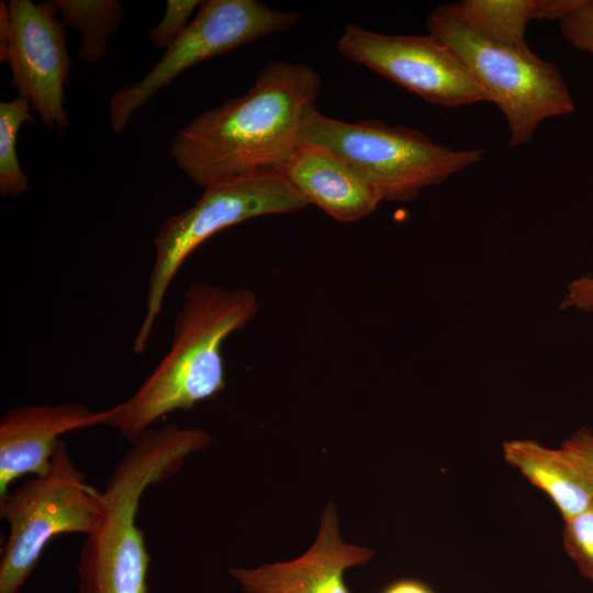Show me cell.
Segmentation results:
<instances>
[{"label":"cell","instance_id":"cell-1","mask_svg":"<svg viewBox=\"0 0 593 593\" xmlns=\"http://www.w3.org/2000/svg\"><path fill=\"white\" fill-rule=\"evenodd\" d=\"M322 89L310 66L273 60L242 96L205 110L172 137L169 153L193 182L208 186L281 174L302 146Z\"/></svg>","mask_w":593,"mask_h":593},{"label":"cell","instance_id":"cell-2","mask_svg":"<svg viewBox=\"0 0 593 593\" xmlns=\"http://www.w3.org/2000/svg\"><path fill=\"white\" fill-rule=\"evenodd\" d=\"M257 311L258 300L250 289L190 284L175 318L168 353L133 395L109 409L104 425L132 444L161 417L189 411L216 395L226 387L222 346Z\"/></svg>","mask_w":593,"mask_h":593},{"label":"cell","instance_id":"cell-3","mask_svg":"<svg viewBox=\"0 0 593 593\" xmlns=\"http://www.w3.org/2000/svg\"><path fill=\"white\" fill-rule=\"evenodd\" d=\"M192 449L176 428H148L115 465L102 491L104 513L86 537L77 566L79 593H147L150 557L136 524L142 495L180 471Z\"/></svg>","mask_w":593,"mask_h":593},{"label":"cell","instance_id":"cell-4","mask_svg":"<svg viewBox=\"0 0 593 593\" xmlns=\"http://www.w3.org/2000/svg\"><path fill=\"white\" fill-rule=\"evenodd\" d=\"M428 34L446 45L503 113L508 145L528 144L541 122L571 114L574 100L559 69L532 52L493 40L469 26L450 3L426 20Z\"/></svg>","mask_w":593,"mask_h":593},{"label":"cell","instance_id":"cell-5","mask_svg":"<svg viewBox=\"0 0 593 593\" xmlns=\"http://www.w3.org/2000/svg\"><path fill=\"white\" fill-rule=\"evenodd\" d=\"M302 145L323 147L351 166L381 201L407 202L479 163L484 150L451 149L418 130L378 120L345 122L314 110Z\"/></svg>","mask_w":593,"mask_h":593},{"label":"cell","instance_id":"cell-6","mask_svg":"<svg viewBox=\"0 0 593 593\" xmlns=\"http://www.w3.org/2000/svg\"><path fill=\"white\" fill-rule=\"evenodd\" d=\"M103 513L102 491L88 483L61 439L45 474L0 497V516L9 524L1 548L0 593L20 591L54 537L71 533L87 537Z\"/></svg>","mask_w":593,"mask_h":593},{"label":"cell","instance_id":"cell-7","mask_svg":"<svg viewBox=\"0 0 593 593\" xmlns=\"http://www.w3.org/2000/svg\"><path fill=\"white\" fill-rule=\"evenodd\" d=\"M305 206L307 203L283 175H261L208 186L193 205L166 219L154 238L156 255L148 279L144 318L133 340V351H145L167 290L198 246L220 231L244 221L291 213Z\"/></svg>","mask_w":593,"mask_h":593},{"label":"cell","instance_id":"cell-8","mask_svg":"<svg viewBox=\"0 0 593 593\" xmlns=\"http://www.w3.org/2000/svg\"><path fill=\"white\" fill-rule=\"evenodd\" d=\"M300 14L257 0H204L182 34L138 81L110 98L109 123L121 134L132 115L187 69L211 58L294 27Z\"/></svg>","mask_w":593,"mask_h":593},{"label":"cell","instance_id":"cell-9","mask_svg":"<svg viewBox=\"0 0 593 593\" xmlns=\"http://www.w3.org/2000/svg\"><path fill=\"white\" fill-rule=\"evenodd\" d=\"M0 61L9 66L12 88L29 101L41 123L66 131L65 86L72 60L67 26L53 0L0 1Z\"/></svg>","mask_w":593,"mask_h":593},{"label":"cell","instance_id":"cell-10","mask_svg":"<svg viewBox=\"0 0 593 593\" xmlns=\"http://www.w3.org/2000/svg\"><path fill=\"white\" fill-rule=\"evenodd\" d=\"M337 51L426 102L448 108L489 102L459 58L430 34L390 35L349 23Z\"/></svg>","mask_w":593,"mask_h":593},{"label":"cell","instance_id":"cell-11","mask_svg":"<svg viewBox=\"0 0 593 593\" xmlns=\"http://www.w3.org/2000/svg\"><path fill=\"white\" fill-rule=\"evenodd\" d=\"M372 557V549L344 541L336 508L328 502L316 539L303 555L254 569L232 568L228 572L245 593H349L345 571L367 564Z\"/></svg>","mask_w":593,"mask_h":593},{"label":"cell","instance_id":"cell-12","mask_svg":"<svg viewBox=\"0 0 593 593\" xmlns=\"http://www.w3.org/2000/svg\"><path fill=\"white\" fill-rule=\"evenodd\" d=\"M109 409L94 412L78 402L19 405L0 419V497L14 480L43 475L60 437L69 432L105 424Z\"/></svg>","mask_w":593,"mask_h":593},{"label":"cell","instance_id":"cell-13","mask_svg":"<svg viewBox=\"0 0 593 593\" xmlns=\"http://www.w3.org/2000/svg\"><path fill=\"white\" fill-rule=\"evenodd\" d=\"M283 176L300 197L342 223L359 221L381 202L374 189L344 159L317 146L302 145Z\"/></svg>","mask_w":593,"mask_h":593},{"label":"cell","instance_id":"cell-14","mask_svg":"<svg viewBox=\"0 0 593 593\" xmlns=\"http://www.w3.org/2000/svg\"><path fill=\"white\" fill-rule=\"evenodd\" d=\"M503 456L549 497L563 522L593 503V469L566 446L549 448L532 439H513L503 444Z\"/></svg>","mask_w":593,"mask_h":593},{"label":"cell","instance_id":"cell-15","mask_svg":"<svg viewBox=\"0 0 593 593\" xmlns=\"http://www.w3.org/2000/svg\"><path fill=\"white\" fill-rule=\"evenodd\" d=\"M580 0H462L450 3L472 29L493 40L527 46L525 33L532 20H562Z\"/></svg>","mask_w":593,"mask_h":593},{"label":"cell","instance_id":"cell-16","mask_svg":"<svg viewBox=\"0 0 593 593\" xmlns=\"http://www.w3.org/2000/svg\"><path fill=\"white\" fill-rule=\"evenodd\" d=\"M67 27L80 33L78 56L99 63L108 55V43L125 16L119 0H53Z\"/></svg>","mask_w":593,"mask_h":593},{"label":"cell","instance_id":"cell-17","mask_svg":"<svg viewBox=\"0 0 593 593\" xmlns=\"http://www.w3.org/2000/svg\"><path fill=\"white\" fill-rule=\"evenodd\" d=\"M31 104L16 96L0 102V194L19 197L31 189L16 150L18 133L25 122H35L30 113Z\"/></svg>","mask_w":593,"mask_h":593},{"label":"cell","instance_id":"cell-18","mask_svg":"<svg viewBox=\"0 0 593 593\" xmlns=\"http://www.w3.org/2000/svg\"><path fill=\"white\" fill-rule=\"evenodd\" d=\"M563 523V549L579 572L593 585V503Z\"/></svg>","mask_w":593,"mask_h":593},{"label":"cell","instance_id":"cell-19","mask_svg":"<svg viewBox=\"0 0 593 593\" xmlns=\"http://www.w3.org/2000/svg\"><path fill=\"white\" fill-rule=\"evenodd\" d=\"M201 3V0H167L163 18L149 32L152 44L166 51L189 25Z\"/></svg>","mask_w":593,"mask_h":593},{"label":"cell","instance_id":"cell-20","mask_svg":"<svg viewBox=\"0 0 593 593\" xmlns=\"http://www.w3.org/2000/svg\"><path fill=\"white\" fill-rule=\"evenodd\" d=\"M560 22L562 37L593 58V0H580ZM593 85V77H592Z\"/></svg>","mask_w":593,"mask_h":593},{"label":"cell","instance_id":"cell-21","mask_svg":"<svg viewBox=\"0 0 593 593\" xmlns=\"http://www.w3.org/2000/svg\"><path fill=\"white\" fill-rule=\"evenodd\" d=\"M569 307L593 311V276L581 277L569 284L561 309Z\"/></svg>","mask_w":593,"mask_h":593},{"label":"cell","instance_id":"cell-22","mask_svg":"<svg viewBox=\"0 0 593 593\" xmlns=\"http://www.w3.org/2000/svg\"><path fill=\"white\" fill-rule=\"evenodd\" d=\"M562 445L580 455L593 469V433L591 429L585 427L578 429Z\"/></svg>","mask_w":593,"mask_h":593},{"label":"cell","instance_id":"cell-23","mask_svg":"<svg viewBox=\"0 0 593 593\" xmlns=\"http://www.w3.org/2000/svg\"><path fill=\"white\" fill-rule=\"evenodd\" d=\"M381 593H435L432 588L415 579H400L388 586Z\"/></svg>","mask_w":593,"mask_h":593}]
</instances>
